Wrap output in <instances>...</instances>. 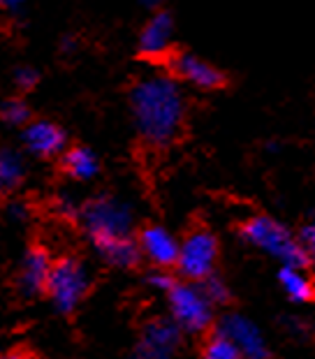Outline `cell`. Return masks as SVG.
<instances>
[{
	"instance_id": "ba28073f",
	"label": "cell",
	"mask_w": 315,
	"mask_h": 359,
	"mask_svg": "<svg viewBox=\"0 0 315 359\" xmlns=\"http://www.w3.org/2000/svg\"><path fill=\"white\" fill-rule=\"evenodd\" d=\"M218 334L227 336V339L239 348L243 359H267L269 357V348H267L262 332H260L250 320H246L241 316L222 318V323L218 325Z\"/></svg>"
},
{
	"instance_id": "7c38bea8",
	"label": "cell",
	"mask_w": 315,
	"mask_h": 359,
	"mask_svg": "<svg viewBox=\"0 0 315 359\" xmlns=\"http://www.w3.org/2000/svg\"><path fill=\"white\" fill-rule=\"evenodd\" d=\"M172 17L167 12H158L149 19V24L144 26L142 37H140V49L144 56L149 58H163L170 51L172 44Z\"/></svg>"
},
{
	"instance_id": "6da1fadb",
	"label": "cell",
	"mask_w": 315,
	"mask_h": 359,
	"mask_svg": "<svg viewBox=\"0 0 315 359\" xmlns=\"http://www.w3.org/2000/svg\"><path fill=\"white\" fill-rule=\"evenodd\" d=\"M133 114L144 142L151 147H165L179 135L186 102L181 88L167 74H149L133 88Z\"/></svg>"
},
{
	"instance_id": "d4e9b609",
	"label": "cell",
	"mask_w": 315,
	"mask_h": 359,
	"mask_svg": "<svg viewBox=\"0 0 315 359\" xmlns=\"http://www.w3.org/2000/svg\"><path fill=\"white\" fill-rule=\"evenodd\" d=\"M142 3H144L146 7H158L160 3H163V0H142Z\"/></svg>"
},
{
	"instance_id": "ffe728a7",
	"label": "cell",
	"mask_w": 315,
	"mask_h": 359,
	"mask_svg": "<svg viewBox=\"0 0 315 359\" xmlns=\"http://www.w3.org/2000/svg\"><path fill=\"white\" fill-rule=\"evenodd\" d=\"M299 243H302L304 253L315 259V223H309L302 230V236H299Z\"/></svg>"
},
{
	"instance_id": "44dd1931",
	"label": "cell",
	"mask_w": 315,
	"mask_h": 359,
	"mask_svg": "<svg viewBox=\"0 0 315 359\" xmlns=\"http://www.w3.org/2000/svg\"><path fill=\"white\" fill-rule=\"evenodd\" d=\"M14 81H17L19 88L28 90L37 83V72L33 70V67H19L17 74H14Z\"/></svg>"
},
{
	"instance_id": "8fae6325",
	"label": "cell",
	"mask_w": 315,
	"mask_h": 359,
	"mask_svg": "<svg viewBox=\"0 0 315 359\" xmlns=\"http://www.w3.org/2000/svg\"><path fill=\"white\" fill-rule=\"evenodd\" d=\"M24 142L30 154L42 156V158H51L65 149L63 130L58 126H53L51 121H35V123L26 126Z\"/></svg>"
},
{
	"instance_id": "7402d4cb",
	"label": "cell",
	"mask_w": 315,
	"mask_h": 359,
	"mask_svg": "<svg viewBox=\"0 0 315 359\" xmlns=\"http://www.w3.org/2000/svg\"><path fill=\"white\" fill-rule=\"evenodd\" d=\"M149 283L156 290H160V292H170V290L174 287V280L170 278V273H163V271H158V273H153V276H149Z\"/></svg>"
},
{
	"instance_id": "5bb4252c",
	"label": "cell",
	"mask_w": 315,
	"mask_h": 359,
	"mask_svg": "<svg viewBox=\"0 0 315 359\" xmlns=\"http://www.w3.org/2000/svg\"><path fill=\"white\" fill-rule=\"evenodd\" d=\"M279 280H281V287L286 290V294L292 302L304 304L313 299V294H315L313 283L302 271V266H283L279 273Z\"/></svg>"
},
{
	"instance_id": "603a6c76",
	"label": "cell",
	"mask_w": 315,
	"mask_h": 359,
	"mask_svg": "<svg viewBox=\"0 0 315 359\" xmlns=\"http://www.w3.org/2000/svg\"><path fill=\"white\" fill-rule=\"evenodd\" d=\"M3 7H7V10H12V12H19L21 7H24V0H3Z\"/></svg>"
},
{
	"instance_id": "4fadbf2b",
	"label": "cell",
	"mask_w": 315,
	"mask_h": 359,
	"mask_svg": "<svg viewBox=\"0 0 315 359\" xmlns=\"http://www.w3.org/2000/svg\"><path fill=\"white\" fill-rule=\"evenodd\" d=\"M51 266H53L51 259L42 248L30 250L24 257V264H21V273H19L21 290H24L26 294H35V292H40V290H47Z\"/></svg>"
},
{
	"instance_id": "ac0fdd59",
	"label": "cell",
	"mask_w": 315,
	"mask_h": 359,
	"mask_svg": "<svg viewBox=\"0 0 315 359\" xmlns=\"http://www.w3.org/2000/svg\"><path fill=\"white\" fill-rule=\"evenodd\" d=\"M0 116L12 126H24L30 116V111L21 100H7L3 107H0Z\"/></svg>"
},
{
	"instance_id": "30bf717a",
	"label": "cell",
	"mask_w": 315,
	"mask_h": 359,
	"mask_svg": "<svg viewBox=\"0 0 315 359\" xmlns=\"http://www.w3.org/2000/svg\"><path fill=\"white\" fill-rule=\"evenodd\" d=\"M172 70L174 74H179L181 79L190 81L197 88H218L222 86V72L216 70L213 65H209L206 60L193 56V53H179L172 60Z\"/></svg>"
},
{
	"instance_id": "52a82bcc",
	"label": "cell",
	"mask_w": 315,
	"mask_h": 359,
	"mask_svg": "<svg viewBox=\"0 0 315 359\" xmlns=\"http://www.w3.org/2000/svg\"><path fill=\"white\" fill-rule=\"evenodd\" d=\"M181 330L167 320H153L144 327V332L137 341L135 359H172L179 350Z\"/></svg>"
},
{
	"instance_id": "d6986e66",
	"label": "cell",
	"mask_w": 315,
	"mask_h": 359,
	"mask_svg": "<svg viewBox=\"0 0 315 359\" xmlns=\"http://www.w3.org/2000/svg\"><path fill=\"white\" fill-rule=\"evenodd\" d=\"M202 290H204V294L209 297V302L211 304H222V302H227V287H225V283L218 280V278H204L202 280Z\"/></svg>"
},
{
	"instance_id": "7a4b0ae2",
	"label": "cell",
	"mask_w": 315,
	"mask_h": 359,
	"mask_svg": "<svg viewBox=\"0 0 315 359\" xmlns=\"http://www.w3.org/2000/svg\"><path fill=\"white\" fill-rule=\"evenodd\" d=\"M83 225L107 262L133 266L140 259V246L133 241V211L116 197H98L83 209Z\"/></svg>"
},
{
	"instance_id": "9a60e30c",
	"label": "cell",
	"mask_w": 315,
	"mask_h": 359,
	"mask_svg": "<svg viewBox=\"0 0 315 359\" xmlns=\"http://www.w3.org/2000/svg\"><path fill=\"white\" fill-rule=\"evenodd\" d=\"M63 167H65V172L70 174L72 179L86 181V179H93L98 174V158L91 154L88 149L76 147V149H70L65 154Z\"/></svg>"
},
{
	"instance_id": "2e32d148",
	"label": "cell",
	"mask_w": 315,
	"mask_h": 359,
	"mask_svg": "<svg viewBox=\"0 0 315 359\" xmlns=\"http://www.w3.org/2000/svg\"><path fill=\"white\" fill-rule=\"evenodd\" d=\"M24 179V160L14 151H0V190L17 188Z\"/></svg>"
},
{
	"instance_id": "8992f818",
	"label": "cell",
	"mask_w": 315,
	"mask_h": 359,
	"mask_svg": "<svg viewBox=\"0 0 315 359\" xmlns=\"http://www.w3.org/2000/svg\"><path fill=\"white\" fill-rule=\"evenodd\" d=\"M218 257V243L211 232L195 230L179 243V259L176 266L190 280H204L211 276Z\"/></svg>"
},
{
	"instance_id": "e0dca14e",
	"label": "cell",
	"mask_w": 315,
	"mask_h": 359,
	"mask_svg": "<svg viewBox=\"0 0 315 359\" xmlns=\"http://www.w3.org/2000/svg\"><path fill=\"white\" fill-rule=\"evenodd\" d=\"M204 359H243V355L239 353V348H236L227 336L216 332L209 341H206Z\"/></svg>"
},
{
	"instance_id": "3957f363",
	"label": "cell",
	"mask_w": 315,
	"mask_h": 359,
	"mask_svg": "<svg viewBox=\"0 0 315 359\" xmlns=\"http://www.w3.org/2000/svg\"><path fill=\"white\" fill-rule=\"evenodd\" d=\"M243 239L255 248L264 250L272 257L281 259L283 266H304L309 255L304 253L302 243L292 236L281 223L269 216H255L243 225Z\"/></svg>"
},
{
	"instance_id": "277c9868",
	"label": "cell",
	"mask_w": 315,
	"mask_h": 359,
	"mask_svg": "<svg viewBox=\"0 0 315 359\" xmlns=\"http://www.w3.org/2000/svg\"><path fill=\"white\" fill-rule=\"evenodd\" d=\"M170 309L172 320L181 332L188 334H202L211 325V311L213 304L204 294L202 285L183 283L170 290Z\"/></svg>"
},
{
	"instance_id": "9c48e42d",
	"label": "cell",
	"mask_w": 315,
	"mask_h": 359,
	"mask_svg": "<svg viewBox=\"0 0 315 359\" xmlns=\"http://www.w3.org/2000/svg\"><path fill=\"white\" fill-rule=\"evenodd\" d=\"M140 250L153 264L160 266V269H167V266L176 264V259H179V241H176L165 227H158V225L146 227L142 232Z\"/></svg>"
},
{
	"instance_id": "5b68a950",
	"label": "cell",
	"mask_w": 315,
	"mask_h": 359,
	"mask_svg": "<svg viewBox=\"0 0 315 359\" xmlns=\"http://www.w3.org/2000/svg\"><path fill=\"white\" fill-rule=\"evenodd\" d=\"M47 292L51 297L53 306L60 313H72L81 304L88 292V273L86 269L72 257L60 259L51 266Z\"/></svg>"
},
{
	"instance_id": "484cf974",
	"label": "cell",
	"mask_w": 315,
	"mask_h": 359,
	"mask_svg": "<svg viewBox=\"0 0 315 359\" xmlns=\"http://www.w3.org/2000/svg\"><path fill=\"white\" fill-rule=\"evenodd\" d=\"M0 5H3V0H0Z\"/></svg>"
},
{
	"instance_id": "cb8c5ba5",
	"label": "cell",
	"mask_w": 315,
	"mask_h": 359,
	"mask_svg": "<svg viewBox=\"0 0 315 359\" xmlns=\"http://www.w3.org/2000/svg\"><path fill=\"white\" fill-rule=\"evenodd\" d=\"M7 359H35V357L28 355V353H14V355H10Z\"/></svg>"
}]
</instances>
